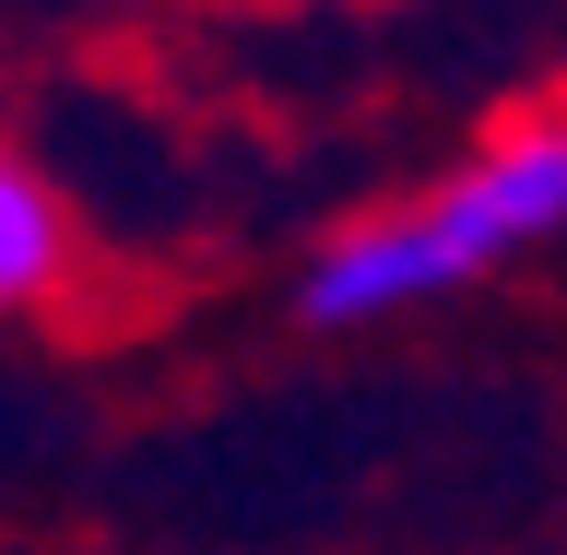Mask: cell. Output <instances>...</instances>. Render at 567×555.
<instances>
[{
	"label": "cell",
	"mask_w": 567,
	"mask_h": 555,
	"mask_svg": "<svg viewBox=\"0 0 567 555\" xmlns=\"http://www.w3.org/2000/svg\"><path fill=\"white\" fill-rule=\"evenodd\" d=\"M532 248H567V106L485 131L450 177H425L414 202H379L354 225H331L296 260L284 308L308 331H390V319L461 308L473 284H496Z\"/></svg>",
	"instance_id": "obj_1"
},
{
	"label": "cell",
	"mask_w": 567,
	"mask_h": 555,
	"mask_svg": "<svg viewBox=\"0 0 567 555\" xmlns=\"http://www.w3.org/2000/svg\"><path fill=\"white\" fill-rule=\"evenodd\" d=\"M60 284H71V202H60V177L35 154L0 142V319L48 308Z\"/></svg>",
	"instance_id": "obj_2"
}]
</instances>
